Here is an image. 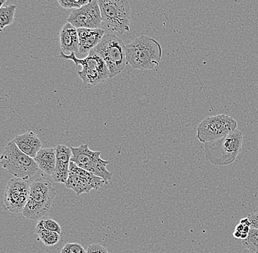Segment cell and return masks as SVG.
Returning <instances> with one entry per match:
<instances>
[{"label":"cell","mask_w":258,"mask_h":253,"mask_svg":"<svg viewBox=\"0 0 258 253\" xmlns=\"http://www.w3.org/2000/svg\"><path fill=\"white\" fill-rule=\"evenodd\" d=\"M127 64L140 70H154L162 59V48L154 38L141 35L125 46Z\"/></svg>","instance_id":"6da1fadb"},{"label":"cell","mask_w":258,"mask_h":253,"mask_svg":"<svg viewBox=\"0 0 258 253\" xmlns=\"http://www.w3.org/2000/svg\"><path fill=\"white\" fill-rule=\"evenodd\" d=\"M243 135L235 130L230 135L205 144V154L211 164L219 166L230 165L235 161L242 150Z\"/></svg>","instance_id":"7a4b0ae2"},{"label":"cell","mask_w":258,"mask_h":253,"mask_svg":"<svg viewBox=\"0 0 258 253\" xmlns=\"http://www.w3.org/2000/svg\"><path fill=\"white\" fill-rule=\"evenodd\" d=\"M102 25L109 32L120 35L130 32L132 10L127 0H98Z\"/></svg>","instance_id":"3957f363"},{"label":"cell","mask_w":258,"mask_h":253,"mask_svg":"<svg viewBox=\"0 0 258 253\" xmlns=\"http://www.w3.org/2000/svg\"><path fill=\"white\" fill-rule=\"evenodd\" d=\"M56 190L49 182L38 179L30 184V194L22 214L29 220H38L51 209Z\"/></svg>","instance_id":"277c9868"},{"label":"cell","mask_w":258,"mask_h":253,"mask_svg":"<svg viewBox=\"0 0 258 253\" xmlns=\"http://www.w3.org/2000/svg\"><path fill=\"white\" fill-rule=\"evenodd\" d=\"M106 62L110 78L119 75L127 64L126 50L123 41L113 34H106L102 40L92 50Z\"/></svg>","instance_id":"5b68a950"},{"label":"cell","mask_w":258,"mask_h":253,"mask_svg":"<svg viewBox=\"0 0 258 253\" xmlns=\"http://www.w3.org/2000/svg\"><path fill=\"white\" fill-rule=\"evenodd\" d=\"M0 160L10 174L25 180L35 176L40 169L35 159L21 151L14 140L6 145Z\"/></svg>","instance_id":"8992f818"},{"label":"cell","mask_w":258,"mask_h":253,"mask_svg":"<svg viewBox=\"0 0 258 253\" xmlns=\"http://www.w3.org/2000/svg\"><path fill=\"white\" fill-rule=\"evenodd\" d=\"M59 56L64 60L73 61L77 66H82V70L77 73L85 85L97 86L110 78V72L106 62L101 56L92 51L84 59H78L75 53H71L67 55L63 51H61Z\"/></svg>","instance_id":"52a82bcc"},{"label":"cell","mask_w":258,"mask_h":253,"mask_svg":"<svg viewBox=\"0 0 258 253\" xmlns=\"http://www.w3.org/2000/svg\"><path fill=\"white\" fill-rule=\"evenodd\" d=\"M71 149L72 151L71 162L101 177L107 184L112 180L113 174L106 169L109 161L101 158V151L91 150L88 144H82L79 147H71Z\"/></svg>","instance_id":"ba28073f"},{"label":"cell","mask_w":258,"mask_h":253,"mask_svg":"<svg viewBox=\"0 0 258 253\" xmlns=\"http://www.w3.org/2000/svg\"><path fill=\"white\" fill-rule=\"evenodd\" d=\"M237 127L236 121L230 116H214L202 121L198 127L197 137L201 143L211 142L230 135L237 130Z\"/></svg>","instance_id":"9c48e42d"},{"label":"cell","mask_w":258,"mask_h":253,"mask_svg":"<svg viewBox=\"0 0 258 253\" xmlns=\"http://www.w3.org/2000/svg\"><path fill=\"white\" fill-rule=\"evenodd\" d=\"M30 194V185L27 180L17 177L12 179L8 182L5 190V208L12 213H22Z\"/></svg>","instance_id":"30bf717a"},{"label":"cell","mask_w":258,"mask_h":253,"mask_svg":"<svg viewBox=\"0 0 258 253\" xmlns=\"http://www.w3.org/2000/svg\"><path fill=\"white\" fill-rule=\"evenodd\" d=\"M64 185L67 189L74 190L77 196H80L82 193H90L92 190H99L107 183L101 177H97L71 162L70 174Z\"/></svg>","instance_id":"8fae6325"},{"label":"cell","mask_w":258,"mask_h":253,"mask_svg":"<svg viewBox=\"0 0 258 253\" xmlns=\"http://www.w3.org/2000/svg\"><path fill=\"white\" fill-rule=\"evenodd\" d=\"M68 22L77 29H101L102 16L98 0H90L88 4L73 10Z\"/></svg>","instance_id":"7c38bea8"},{"label":"cell","mask_w":258,"mask_h":253,"mask_svg":"<svg viewBox=\"0 0 258 253\" xmlns=\"http://www.w3.org/2000/svg\"><path fill=\"white\" fill-rule=\"evenodd\" d=\"M55 149L56 167L51 177L56 183L66 184L69 180V174H70L71 159L72 157V149L64 145L59 144L56 146Z\"/></svg>","instance_id":"4fadbf2b"},{"label":"cell","mask_w":258,"mask_h":253,"mask_svg":"<svg viewBox=\"0 0 258 253\" xmlns=\"http://www.w3.org/2000/svg\"><path fill=\"white\" fill-rule=\"evenodd\" d=\"M80 53L89 54L102 40L105 31L102 29L79 28Z\"/></svg>","instance_id":"5bb4252c"},{"label":"cell","mask_w":258,"mask_h":253,"mask_svg":"<svg viewBox=\"0 0 258 253\" xmlns=\"http://www.w3.org/2000/svg\"><path fill=\"white\" fill-rule=\"evenodd\" d=\"M59 40L62 51L80 52V39L77 28L69 22L64 24L60 30Z\"/></svg>","instance_id":"9a60e30c"},{"label":"cell","mask_w":258,"mask_h":253,"mask_svg":"<svg viewBox=\"0 0 258 253\" xmlns=\"http://www.w3.org/2000/svg\"><path fill=\"white\" fill-rule=\"evenodd\" d=\"M14 141L21 151L32 158H35L38 151L41 149V141L33 132H28L17 135Z\"/></svg>","instance_id":"2e32d148"},{"label":"cell","mask_w":258,"mask_h":253,"mask_svg":"<svg viewBox=\"0 0 258 253\" xmlns=\"http://www.w3.org/2000/svg\"><path fill=\"white\" fill-rule=\"evenodd\" d=\"M34 159L40 169L47 175L51 176L56 167V149L53 148L41 149Z\"/></svg>","instance_id":"e0dca14e"},{"label":"cell","mask_w":258,"mask_h":253,"mask_svg":"<svg viewBox=\"0 0 258 253\" xmlns=\"http://www.w3.org/2000/svg\"><path fill=\"white\" fill-rule=\"evenodd\" d=\"M35 231L40 239L43 241V244L46 246H53L56 245L60 240V234L56 233V232L46 230L42 224L41 220H39L37 223Z\"/></svg>","instance_id":"ac0fdd59"},{"label":"cell","mask_w":258,"mask_h":253,"mask_svg":"<svg viewBox=\"0 0 258 253\" xmlns=\"http://www.w3.org/2000/svg\"><path fill=\"white\" fill-rule=\"evenodd\" d=\"M16 9V5L0 8V29L2 30L14 23Z\"/></svg>","instance_id":"d6986e66"},{"label":"cell","mask_w":258,"mask_h":253,"mask_svg":"<svg viewBox=\"0 0 258 253\" xmlns=\"http://www.w3.org/2000/svg\"><path fill=\"white\" fill-rule=\"evenodd\" d=\"M243 245L246 246L250 252L258 253V229L251 228L248 237L244 239Z\"/></svg>","instance_id":"ffe728a7"},{"label":"cell","mask_w":258,"mask_h":253,"mask_svg":"<svg viewBox=\"0 0 258 253\" xmlns=\"http://www.w3.org/2000/svg\"><path fill=\"white\" fill-rule=\"evenodd\" d=\"M60 253H87V251L79 243H67L61 249Z\"/></svg>","instance_id":"44dd1931"},{"label":"cell","mask_w":258,"mask_h":253,"mask_svg":"<svg viewBox=\"0 0 258 253\" xmlns=\"http://www.w3.org/2000/svg\"><path fill=\"white\" fill-rule=\"evenodd\" d=\"M41 220L42 224H43L44 228L46 230H50V231L56 232V233L62 234V228L59 223H57L55 220H53L51 218H46L44 220Z\"/></svg>","instance_id":"7402d4cb"},{"label":"cell","mask_w":258,"mask_h":253,"mask_svg":"<svg viewBox=\"0 0 258 253\" xmlns=\"http://www.w3.org/2000/svg\"><path fill=\"white\" fill-rule=\"evenodd\" d=\"M87 253H109L107 249L104 246L100 244L99 243L90 244L88 246Z\"/></svg>","instance_id":"603a6c76"},{"label":"cell","mask_w":258,"mask_h":253,"mask_svg":"<svg viewBox=\"0 0 258 253\" xmlns=\"http://www.w3.org/2000/svg\"><path fill=\"white\" fill-rule=\"evenodd\" d=\"M248 218H249V221L251 222V228L258 229V211L250 214Z\"/></svg>","instance_id":"cb8c5ba5"},{"label":"cell","mask_w":258,"mask_h":253,"mask_svg":"<svg viewBox=\"0 0 258 253\" xmlns=\"http://www.w3.org/2000/svg\"><path fill=\"white\" fill-rule=\"evenodd\" d=\"M57 1L60 6L66 9H74L72 0H57Z\"/></svg>","instance_id":"d4e9b609"},{"label":"cell","mask_w":258,"mask_h":253,"mask_svg":"<svg viewBox=\"0 0 258 253\" xmlns=\"http://www.w3.org/2000/svg\"><path fill=\"white\" fill-rule=\"evenodd\" d=\"M90 0H72L73 4H74V9H77L88 4Z\"/></svg>","instance_id":"484cf974"},{"label":"cell","mask_w":258,"mask_h":253,"mask_svg":"<svg viewBox=\"0 0 258 253\" xmlns=\"http://www.w3.org/2000/svg\"><path fill=\"white\" fill-rule=\"evenodd\" d=\"M240 223L243 224V225H249V226H251V222H250L249 218H248V217H246V218L241 219Z\"/></svg>","instance_id":"4316f807"},{"label":"cell","mask_w":258,"mask_h":253,"mask_svg":"<svg viewBox=\"0 0 258 253\" xmlns=\"http://www.w3.org/2000/svg\"><path fill=\"white\" fill-rule=\"evenodd\" d=\"M8 0H0V7H3V5L7 2Z\"/></svg>","instance_id":"83f0119b"}]
</instances>
